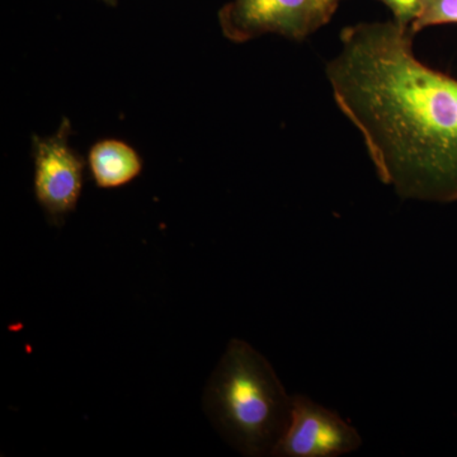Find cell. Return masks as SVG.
<instances>
[{"label": "cell", "mask_w": 457, "mask_h": 457, "mask_svg": "<svg viewBox=\"0 0 457 457\" xmlns=\"http://www.w3.org/2000/svg\"><path fill=\"white\" fill-rule=\"evenodd\" d=\"M395 21L345 27L326 65L337 107L402 200L457 201V79L418 59Z\"/></svg>", "instance_id": "obj_1"}, {"label": "cell", "mask_w": 457, "mask_h": 457, "mask_svg": "<svg viewBox=\"0 0 457 457\" xmlns=\"http://www.w3.org/2000/svg\"><path fill=\"white\" fill-rule=\"evenodd\" d=\"M219 435L248 457L273 456L290 423L293 395L269 360L243 339H231L204 394Z\"/></svg>", "instance_id": "obj_2"}, {"label": "cell", "mask_w": 457, "mask_h": 457, "mask_svg": "<svg viewBox=\"0 0 457 457\" xmlns=\"http://www.w3.org/2000/svg\"><path fill=\"white\" fill-rule=\"evenodd\" d=\"M320 0H231L219 12L225 37L237 44L263 35L303 41L333 17Z\"/></svg>", "instance_id": "obj_3"}, {"label": "cell", "mask_w": 457, "mask_h": 457, "mask_svg": "<svg viewBox=\"0 0 457 457\" xmlns=\"http://www.w3.org/2000/svg\"><path fill=\"white\" fill-rule=\"evenodd\" d=\"M71 135V121L64 117L53 137H32L36 200L56 227L77 209L83 189L86 162L69 144Z\"/></svg>", "instance_id": "obj_4"}, {"label": "cell", "mask_w": 457, "mask_h": 457, "mask_svg": "<svg viewBox=\"0 0 457 457\" xmlns=\"http://www.w3.org/2000/svg\"><path fill=\"white\" fill-rule=\"evenodd\" d=\"M360 432L337 411L303 394L293 395L290 423L275 457H341L360 450Z\"/></svg>", "instance_id": "obj_5"}, {"label": "cell", "mask_w": 457, "mask_h": 457, "mask_svg": "<svg viewBox=\"0 0 457 457\" xmlns=\"http://www.w3.org/2000/svg\"><path fill=\"white\" fill-rule=\"evenodd\" d=\"M90 174L97 187L120 188L140 176L143 161L128 143L116 139L98 141L88 155Z\"/></svg>", "instance_id": "obj_6"}, {"label": "cell", "mask_w": 457, "mask_h": 457, "mask_svg": "<svg viewBox=\"0 0 457 457\" xmlns=\"http://www.w3.org/2000/svg\"><path fill=\"white\" fill-rule=\"evenodd\" d=\"M441 25H457V0H428L409 29L417 35L428 27Z\"/></svg>", "instance_id": "obj_7"}, {"label": "cell", "mask_w": 457, "mask_h": 457, "mask_svg": "<svg viewBox=\"0 0 457 457\" xmlns=\"http://www.w3.org/2000/svg\"><path fill=\"white\" fill-rule=\"evenodd\" d=\"M390 9L393 20L400 26L411 27L420 17L428 0H378Z\"/></svg>", "instance_id": "obj_8"}, {"label": "cell", "mask_w": 457, "mask_h": 457, "mask_svg": "<svg viewBox=\"0 0 457 457\" xmlns=\"http://www.w3.org/2000/svg\"><path fill=\"white\" fill-rule=\"evenodd\" d=\"M320 2L323 3L329 11H332L333 13H335L337 7H338L339 3H341V0H320Z\"/></svg>", "instance_id": "obj_9"}, {"label": "cell", "mask_w": 457, "mask_h": 457, "mask_svg": "<svg viewBox=\"0 0 457 457\" xmlns=\"http://www.w3.org/2000/svg\"><path fill=\"white\" fill-rule=\"evenodd\" d=\"M101 2L106 3V4L112 5V7H114L119 0H101Z\"/></svg>", "instance_id": "obj_10"}]
</instances>
